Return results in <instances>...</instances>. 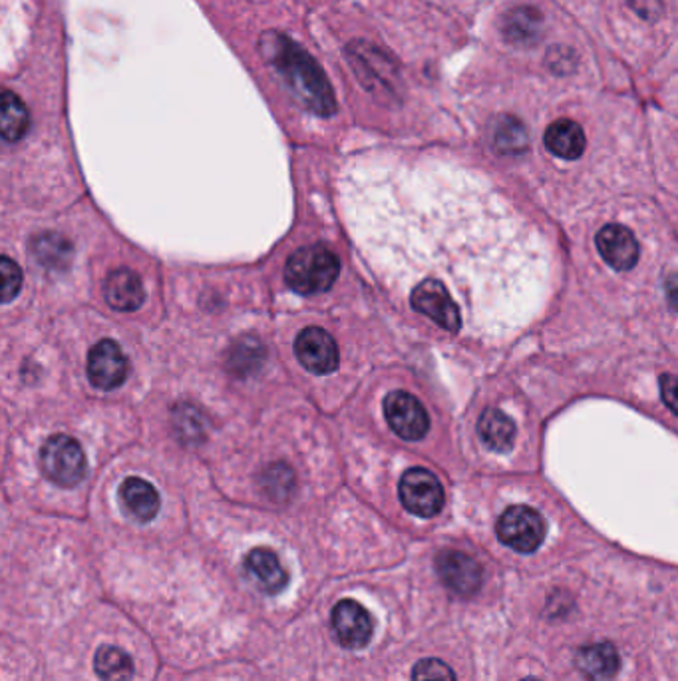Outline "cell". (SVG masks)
I'll use <instances>...</instances> for the list:
<instances>
[{
  "mask_svg": "<svg viewBox=\"0 0 678 681\" xmlns=\"http://www.w3.org/2000/svg\"><path fill=\"white\" fill-rule=\"evenodd\" d=\"M343 207L378 280L441 329L506 336L536 314L548 249L514 207L470 194H390Z\"/></svg>",
  "mask_w": 678,
  "mask_h": 681,
  "instance_id": "cell-1",
  "label": "cell"
},
{
  "mask_svg": "<svg viewBox=\"0 0 678 681\" xmlns=\"http://www.w3.org/2000/svg\"><path fill=\"white\" fill-rule=\"evenodd\" d=\"M261 53L269 60V65L279 72L292 97L301 102L304 109L317 116H333L336 112L333 87L324 76L323 68L317 65L301 44L292 43L285 34L271 33L261 36Z\"/></svg>",
  "mask_w": 678,
  "mask_h": 681,
  "instance_id": "cell-2",
  "label": "cell"
},
{
  "mask_svg": "<svg viewBox=\"0 0 678 681\" xmlns=\"http://www.w3.org/2000/svg\"><path fill=\"white\" fill-rule=\"evenodd\" d=\"M341 273V261L334 256L333 249L323 243L304 246L292 253L287 268L285 280L292 292L301 295L329 292Z\"/></svg>",
  "mask_w": 678,
  "mask_h": 681,
  "instance_id": "cell-3",
  "label": "cell"
},
{
  "mask_svg": "<svg viewBox=\"0 0 678 681\" xmlns=\"http://www.w3.org/2000/svg\"><path fill=\"white\" fill-rule=\"evenodd\" d=\"M41 466L55 485L72 488L87 476V454L72 436L55 434L44 443Z\"/></svg>",
  "mask_w": 678,
  "mask_h": 681,
  "instance_id": "cell-4",
  "label": "cell"
},
{
  "mask_svg": "<svg viewBox=\"0 0 678 681\" xmlns=\"http://www.w3.org/2000/svg\"><path fill=\"white\" fill-rule=\"evenodd\" d=\"M548 526L538 510L529 507H512L497 520V536L509 548L517 552L538 551L545 541Z\"/></svg>",
  "mask_w": 678,
  "mask_h": 681,
  "instance_id": "cell-5",
  "label": "cell"
},
{
  "mask_svg": "<svg viewBox=\"0 0 678 681\" xmlns=\"http://www.w3.org/2000/svg\"><path fill=\"white\" fill-rule=\"evenodd\" d=\"M400 500L409 512L432 519L444 507V488L434 473L426 468H410L400 480Z\"/></svg>",
  "mask_w": 678,
  "mask_h": 681,
  "instance_id": "cell-6",
  "label": "cell"
},
{
  "mask_svg": "<svg viewBox=\"0 0 678 681\" xmlns=\"http://www.w3.org/2000/svg\"><path fill=\"white\" fill-rule=\"evenodd\" d=\"M384 415L394 433L406 441H421L430 429L428 412L421 400L406 390L390 393L384 402Z\"/></svg>",
  "mask_w": 678,
  "mask_h": 681,
  "instance_id": "cell-7",
  "label": "cell"
},
{
  "mask_svg": "<svg viewBox=\"0 0 678 681\" xmlns=\"http://www.w3.org/2000/svg\"><path fill=\"white\" fill-rule=\"evenodd\" d=\"M128 359L116 341L104 339L90 349L88 378L96 389H118L128 377Z\"/></svg>",
  "mask_w": 678,
  "mask_h": 681,
  "instance_id": "cell-8",
  "label": "cell"
},
{
  "mask_svg": "<svg viewBox=\"0 0 678 681\" xmlns=\"http://www.w3.org/2000/svg\"><path fill=\"white\" fill-rule=\"evenodd\" d=\"M295 353L302 367L317 375L333 373L338 367V347L321 327L302 329L295 341Z\"/></svg>",
  "mask_w": 678,
  "mask_h": 681,
  "instance_id": "cell-9",
  "label": "cell"
},
{
  "mask_svg": "<svg viewBox=\"0 0 678 681\" xmlns=\"http://www.w3.org/2000/svg\"><path fill=\"white\" fill-rule=\"evenodd\" d=\"M441 582L460 595H472L482 588V566L463 552L444 551L436 558Z\"/></svg>",
  "mask_w": 678,
  "mask_h": 681,
  "instance_id": "cell-10",
  "label": "cell"
},
{
  "mask_svg": "<svg viewBox=\"0 0 678 681\" xmlns=\"http://www.w3.org/2000/svg\"><path fill=\"white\" fill-rule=\"evenodd\" d=\"M333 627L338 642L351 649L365 648L375 629L367 608L355 600H343L334 605Z\"/></svg>",
  "mask_w": 678,
  "mask_h": 681,
  "instance_id": "cell-11",
  "label": "cell"
},
{
  "mask_svg": "<svg viewBox=\"0 0 678 681\" xmlns=\"http://www.w3.org/2000/svg\"><path fill=\"white\" fill-rule=\"evenodd\" d=\"M597 249L601 253V258L607 261V265H611L617 271H629L635 268L639 261V243L635 236L631 234V229L617 224L605 226L597 234Z\"/></svg>",
  "mask_w": 678,
  "mask_h": 681,
  "instance_id": "cell-12",
  "label": "cell"
},
{
  "mask_svg": "<svg viewBox=\"0 0 678 681\" xmlns=\"http://www.w3.org/2000/svg\"><path fill=\"white\" fill-rule=\"evenodd\" d=\"M104 297L116 311H138L146 302V292L138 273L116 270L110 273L104 283Z\"/></svg>",
  "mask_w": 678,
  "mask_h": 681,
  "instance_id": "cell-13",
  "label": "cell"
},
{
  "mask_svg": "<svg viewBox=\"0 0 678 681\" xmlns=\"http://www.w3.org/2000/svg\"><path fill=\"white\" fill-rule=\"evenodd\" d=\"M122 507L131 519L150 522L160 512V495L148 480L131 476L119 488Z\"/></svg>",
  "mask_w": 678,
  "mask_h": 681,
  "instance_id": "cell-14",
  "label": "cell"
},
{
  "mask_svg": "<svg viewBox=\"0 0 678 681\" xmlns=\"http://www.w3.org/2000/svg\"><path fill=\"white\" fill-rule=\"evenodd\" d=\"M545 146L548 150L561 160H577L585 151V132L573 120H555L545 130Z\"/></svg>",
  "mask_w": 678,
  "mask_h": 681,
  "instance_id": "cell-15",
  "label": "cell"
},
{
  "mask_svg": "<svg viewBox=\"0 0 678 681\" xmlns=\"http://www.w3.org/2000/svg\"><path fill=\"white\" fill-rule=\"evenodd\" d=\"M502 33L509 43L517 44V46H529V44L538 43L541 33H543V16L538 9L517 7V9L506 12Z\"/></svg>",
  "mask_w": 678,
  "mask_h": 681,
  "instance_id": "cell-16",
  "label": "cell"
},
{
  "mask_svg": "<svg viewBox=\"0 0 678 681\" xmlns=\"http://www.w3.org/2000/svg\"><path fill=\"white\" fill-rule=\"evenodd\" d=\"M245 568L253 574L269 594H277L287 586V572L280 566L279 558L269 548H255L245 558Z\"/></svg>",
  "mask_w": 678,
  "mask_h": 681,
  "instance_id": "cell-17",
  "label": "cell"
},
{
  "mask_svg": "<svg viewBox=\"0 0 678 681\" xmlns=\"http://www.w3.org/2000/svg\"><path fill=\"white\" fill-rule=\"evenodd\" d=\"M577 668L593 681L609 680L619 668V654L611 644H593L577 654Z\"/></svg>",
  "mask_w": 678,
  "mask_h": 681,
  "instance_id": "cell-18",
  "label": "cell"
},
{
  "mask_svg": "<svg viewBox=\"0 0 678 681\" xmlns=\"http://www.w3.org/2000/svg\"><path fill=\"white\" fill-rule=\"evenodd\" d=\"M31 126V114L26 104L11 90H0V138L19 141Z\"/></svg>",
  "mask_w": 678,
  "mask_h": 681,
  "instance_id": "cell-19",
  "label": "cell"
},
{
  "mask_svg": "<svg viewBox=\"0 0 678 681\" xmlns=\"http://www.w3.org/2000/svg\"><path fill=\"white\" fill-rule=\"evenodd\" d=\"M480 436L492 451L506 453L516 443V422L497 409H487L478 424Z\"/></svg>",
  "mask_w": 678,
  "mask_h": 681,
  "instance_id": "cell-20",
  "label": "cell"
},
{
  "mask_svg": "<svg viewBox=\"0 0 678 681\" xmlns=\"http://www.w3.org/2000/svg\"><path fill=\"white\" fill-rule=\"evenodd\" d=\"M97 678L102 681H129L134 678V663L124 649L114 646H102L97 649L96 658Z\"/></svg>",
  "mask_w": 678,
  "mask_h": 681,
  "instance_id": "cell-21",
  "label": "cell"
},
{
  "mask_svg": "<svg viewBox=\"0 0 678 681\" xmlns=\"http://www.w3.org/2000/svg\"><path fill=\"white\" fill-rule=\"evenodd\" d=\"M33 253L44 268L62 270L66 268V263L70 261L72 248L65 238H60L56 234H43V236L33 239Z\"/></svg>",
  "mask_w": 678,
  "mask_h": 681,
  "instance_id": "cell-22",
  "label": "cell"
},
{
  "mask_svg": "<svg viewBox=\"0 0 678 681\" xmlns=\"http://www.w3.org/2000/svg\"><path fill=\"white\" fill-rule=\"evenodd\" d=\"M495 148L502 154H519L528 148V130L517 118L506 116L495 128Z\"/></svg>",
  "mask_w": 678,
  "mask_h": 681,
  "instance_id": "cell-23",
  "label": "cell"
},
{
  "mask_svg": "<svg viewBox=\"0 0 678 681\" xmlns=\"http://www.w3.org/2000/svg\"><path fill=\"white\" fill-rule=\"evenodd\" d=\"M263 347L258 345L257 339H243L241 343L235 345V349L231 351V357H229V365L231 368L239 373V375H245L249 371L258 367V363L263 361Z\"/></svg>",
  "mask_w": 678,
  "mask_h": 681,
  "instance_id": "cell-24",
  "label": "cell"
},
{
  "mask_svg": "<svg viewBox=\"0 0 678 681\" xmlns=\"http://www.w3.org/2000/svg\"><path fill=\"white\" fill-rule=\"evenodd\" d=\"M22 287V270L16 261L0 256V303H9Z\"/></svg>",
  "mask_w": 678,
  "mask_h": 681,
  "instance_id": "cell-25",
  "label": "cell"
},
{
  "mask_svg": "<svg viewBox=\"0 0 678 681\" xmlns=\"http://www.w3.org/2000/svg\"><path fill=\"white\" fill-rule=\"evenodd\" d=\"M412 681H456L452 668L440 660H422L412 671Z\"/></svg>",
  "mask_w": 678,
  "mask_h": 681,
  "instance_id": "cell-26",
  "label": "cell"
},
{
  "mask_svg": "<svg viewBox=\"0 0 678 681\" xmlns=\"http://www.w3.org/2000/svg\"><path fill=\"white\" fill-rule=\"evenodd\" d=\"M660 387H663V399L667 402L668 409L675 412L677 409V378L675 375H665L660 378Z\"/></svg>",
  "mask_w": 678,
  "mask_h": 681,
  "instance_id": "cell-27",
  "label": "cell"
},
{
  "mask_svg": "<svg viewBox=\"0 0 678 681\" xmlns=\"http://www.w3.org/2000/svg\"><path fill=\"white\" fill-rule=\"evenodd\" d=\"M629 2H635V4H645V7H636L635 11L641 19H655L657 16L658 11H653L651 9V4L655 7V4H660L658 0H629Z\"/></svg>",
  "mask_w": 678,
  "mask_h": 681,
  "instance_id": "cell-28",
  "label": "cell"
},
{
  "mask_svg": "<svg viewBox=\"0 0 678 681\" xmlns=\"http://www.w3.org/2000/svg\"><path fill=\"white\" fill-rule=\"evenodd\" d=\"M524 681H538V680H533V678H528V680H524Z\"/></svg>",
  "mask_w": 678,
  "mask_h": 681,
  "instance_id": "cell-29",
  "label": "cell"
}]
</instances>
